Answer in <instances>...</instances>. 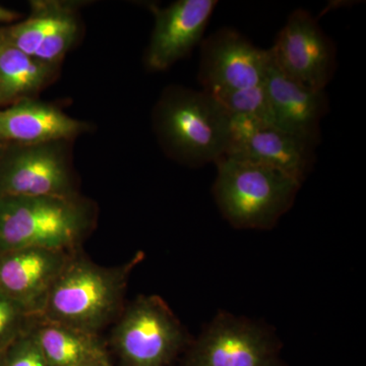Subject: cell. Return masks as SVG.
<instances>
[{
    "label": "cell",
    "instance_id": "1",
    "mask_svg": "<svg viewBox=\"0 0 366 366\" xmlns=\"http://www.w3.org/2000/svg\"><path fill=\"white\" fill-rule=\"evenodd\" d=\"M153 127L166 155L182 165L202 167L227 153L230 115L203 90L166 88L154 107Z\"/></svg>",
    "mask_w": 366,
    "mask_h": 366
},
{
    "label": "cell",
    "instance_id": "2",
    "mask_svg": "<svg viewBox=\"0 0 366 366\" xmlns=\"http://www.w3.org/2000/svg\"><path fill=\"white\" fill-rule=\"evenodd\" d=\"M143 252L117 267L71 254L53 284L39 317L97 334L119 312L132 269Z\"/></svg>",
    "mask_w": 366,
    "mask_h": 366
},
{
    "label": "cell",
    "instance_id": "3",
    "mask_svg": "<svg viewBox=\"0 0 366 366\" xmlns=\"http://www.w3.org/2000/svg\"><path fill=\"white\" fill-rule=\"evenodd\" d=\"M96 209L79 194L0 197V252L20 249L72 252L95 225Z\"/></svg>",
    "mask_w": 366,
    "mask_h": 366
},
{
    "label": "cell",
    "instance_id": "4",
    "mask_svg": "<svg viewBox=\"0 0 366 366\" xmlns=\"http://www.w3.org/2000/svg\"><path fill=\"white\" fill-rule=\"evenodd\" d=\"M213 194L233 227L271 229L295 203L300 182L286 173L239 157L217 161Z\"/></svg>",
    "mask_w": 366,
    "mask_h": 366
},
{
    "label": "cell",
    "instance_id": "5",
    "mask_svg": "<svg viewBox=\"0 0 366 366\" xmlns=\"http://www.w3.org/2000/svg\"><path fill=\"white\" fill-rule=\"evenodd\" d=\"M124 366H168L187 346L179 320L158 296H139L120 315L112 333Z\"/></svg>",
    "mask_w": 366,
    "mask_h": 366
},
{
    "label": "cell",
    "instance_id": "6",
    "mask_svg": "<svg viewBox=\"0 0 366 366\" xmlns=\"http://www.w3.org/2000/svg\"><path fill=\"white\" fill-rule=\"evenodd\" d=\"M67 143L7 144L0 159V197L78 194Z\"/></svg>",
    "mask_w": 366,
    "mask_h": 366
},
{
    "label": "cell",
    "instance_id": "7",
    "mask_svg": "<svg viewBox=\"0 0 366 366\" xmlns=\"http://www.w3.org/2000/svg\"><path fill=\"white\" fill-rule=\"evenodd\" d=\"M269 53L286 78L314 91H325L337 69V48L310 11L289 16Z\"/></svg>",
    "mask_w": 366,
    "mask_h": 366
},
{
    "label": "cell",
    "instance_id": "8",
    "mask_svg": "<svg viewBox=\"0 0 366 366\" xmlns=\"http://www.w3.org/2000/svg\"><path fill=\"white\" fill-rule=\"evenodd\" d=\"M182 366H280L279 347L264 327L221 312L190 345Z\"/></svg>",
    "mask_w": 366,
    "mask_h": 366
},
{
    "label": "cell",
    "instance_id": "9",
    "mask_svg": "<svg viewBox=\"0 0 366 366\" xmlns=\"http://www.w3.org/2000/svg\"><path fill=\"white\" fill-rule=\"evenodd\" d=\"M199 45L197 79L214 98L264 83L268 49H259L235 29H219Z\"/></svg>",
    "mask_w": 366,
    "mask_h": 366
},
{
    "label": "cell",
    "instance_id": "10",
    "mask_svg": "<svg viewBox=\"0 0 366 366\" xmlns=\"http://www.w3.org/2000/svg\"><path fill=\"white\" fill-rule=\"evenodd\" d=\"M315 148L300 137L254 118L230 115V136L225 156L264 164L302 184L317 160Z\"/></svg>",
    "mask_w": 366,
    "mask_h": 366
},
{
    "label": "cell",
    "instance_id": "11",
    "mask_svg": "<svg viewBox=\"0 0 366 366\" xmlns=\"http://www.w3.org/2000/svg\"><path fill=\"white\" fill-rule=\"evenodd\" d=\"M215 0H177L160 7L149 4L155 18L144 64L151 71H164L189 56L204 39L216 9Z\"/></svg>",
    "mask_w": 366,
    "mask_h": 366
},
{
    "label": "cell",
    "instance_id": "12",
    "mask_svg": "<svg viewBox=\"0 0 366 366\" xmlns=\"http://www.w3.org/2000/svg\"><path fill=\"white\" fill-rule=\"evenodd\" d=\"M71 254L46 249L0 252V293L40 317L48 293Z\"/></svg>",
    "mask_w": 366,
    "mask_h": 366
},
{
    "label": "cell",
    "instance_id": "13",
    "mask_svg": "<svg viewBox=\"0 0 366 366\" xmlns=\"http://www.w3.org/2000/svg\"><path fill=\"white\" fill-rule=\"evenodd\" d=\"M264 84L274 127L317 147L322 141L320 124L330 109L326 91L310 90L286 78L269 53Z\"/></svg>",
    "mask_w": 366,
    "mask_h": 366
},
{
    "label": "cell",
    "instance_id": "14",
    "mask_svg": "<svg viewBox=\"0 0 366 366\" xmlns=\"http://www.w3.org/2000/svg\"><path fill=\"white\" fill-rule=\"evenodd\" d=\"M89 129L86 122L35 98L24 99L0 110V141L6 144L71 142Z\"/></svg>",
    "mask_w": 366,
    "mask_h": 366
},
{
    "label": "cell",
    "instance_id": "15",
    "mask_svg": "<svg viewBox=\"0 0 366 366\" xmlns=\"http://www.w3.org/2000/svg\"><path fill=\"white\" fill-rule=\"evenodd\" d=\"M59 66L21 51L7 39L4 29L0 30V105L35 98L51 83Z\"/></svg>",
    "mask_w": 366,
    "mask_h": 366
},
{
    "label": "cell",
    "instance_id": "16",
    "mask_svg": "<svg viewBox=\"0 0 366 366\" xmlns=\"http://www.w3.org/2000/svg\"><path fill=\"white\" fill-rule=\"evenodd\" d=\"M30 329L49 366H84L106 352L97 334L42 317H36Z\"/></svg>",
    "mask_w": 366,
    "mask_h": 366
},
{
    "label": "cell",
    "instance_id": "17",
    "mask_svg": "<svg viewBox=\"0 0 366 366\" xmlns=\"http://www.w3.org/2000/svg\"><path fill=\"white\" fill-rule=\"evenodd\" d=\"M66 4V1L59 0L31 1V13L28 18L4 29L7 39L21 51L35 57Z\"/></svg>",
    "mask_w": 366,
    "mask_h": 366
},
{
    "label": "cell",
    "instance_id": "18",
    "mask_svg": "<svg viewBox=\"0 0 366 366\" xmlns=\"http://www.w3.org/2000/svg\"><path fill=\"white\" fill-rule=\"evenodd\" d=\"M78 6V2L66 1L47 37L36 52V59L47 64H59L79 36Z\"/></svg>",
    "mask_w": 366,
    "mask_h": 366
},
{
    "label": "cell",
    "instance_id": "19",
    "mask_svg": "<svg viewBox=\"0 0 366 366\" xmlns=\"http://www.w3.org/2000/svg\"><path fill=\"white\" fill-rule=\"evenodd\" d=\"M229 115H242L259 120L262 124L273 125L271 105L266 86H250L215 98Z\"/></svg>",
    "mask_w": 366,
    "mask_h": 366
},
{
    "label": "cell",
    "instance_id": "20",
    "mask_svg": "<svg viewBox=\"0 0 366 366\" xmlns=\"http://www.w3.org/2000/svg\"><path fill=\"white\" fill-rule=\"evenodd\" d=\"M34 315L14 302L11 298L0 293V349L6 348L14 339L30 327Z\"/></svg>",
    "mask_w": 366,
    "mask_h": 366
},
{
    "label": "cell",
    "instance_id": "21",
    "mask_svg": "<svg viewBox=\"0 0 366 366\" xmlns=\"http://www.w3.org/2000/svg\"><path fill=\"white\" fill-rule=\"evenodd\" d=\"M30 327L7 345L1 366H49L36 343Z\"/></svg>",
    "mask_w": 366,
    "mask_h": 366
},
{
    "label": "cell",
    "instance_id": "22",
    "mask_svg": "<svg viewBox=\"0 0 366 366\" xmlns=\"http://www.w3.org/2000/svg\"><path fill=\"white\" fill-rule=\"evenodd\" d=\"M19 18H20V14L0 6V23H11L18 20Z\"/></svg>",
    "mask_w": 366,
    "mask_h": 366
},
{
    "label": "cell",
    "instance_id": "23",
    "mask_svg": "<svg viewBox=\"0 0 366 366\" xmlns=\"http://www.w3.org/2000/svg\"><path fill=\"white\" fill-rule=\"evenodd\" d=\"M84 366H112L109 358H108L107 353L101 354L95 360H91L90 362L86 363Z\"/></svg>",
    "mask_w": 366,
    "mask_h": 366
},
{
    "label": "cell",
    "instance_id": "24",
    "mask_svg": "<svg viewBox=\"0 0 366 366\" xmlns=\"http://www.w3.org/2000/svg\"><path fill=\"white\" fill-rule=\"evenodd\" d=\"M6 143L4 142L0 141V159H1L2 155H4V152L6 150Z\"/></svg>",
    "mask_w": 366,
    "mask_h": 366
},
{
    "label": "cell",
    "instance_id": "25",
    "mask_svg": "<svg viewBox=\"0 0 366 366\" xmlns=\"http://www.w3.org/2000/svg\"><path fill=\"white\" fill-rule=\"evenodd\" d=\"M6 348L0 349V366H1V365H2V358H4V350H6Z\"/></svg>",
    "mask_w": 366,
    "mask_h": 366
}]
</instances>
